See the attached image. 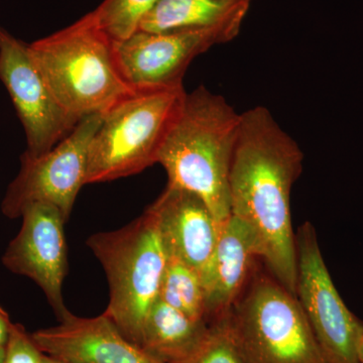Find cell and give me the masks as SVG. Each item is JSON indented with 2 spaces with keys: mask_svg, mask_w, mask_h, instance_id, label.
<instances>
[{
  "mask_svg": "<svg viewBox=\"0 0 363 363\" xmlns=\"http://www.w3.org/2000/svg\"><path fill=\"white\" fill-rule=\"evenodd\" d=\"M0 81L13 100L23 130L26 152L40 156L54 149L79 123L54 96L28 45L0 28Z\"/></svg>",
  "mask_w": 363,
  "mask_h": 363,
  "instance_id": "30bf717a",
  "label": "cell"
},
{
  "mask_svg": "<svg viewBox=\"0 0 363 363\" xmlns=\"http://www.w3.org/2000/svg\"><path fill=\"white\" fill-rule=\"evenodd\" d=\"M297 297L326 363H359L363 322L348 309L322 257L316 231L306 222L296 235Z\"/></svg>",
  "mask_w": 363,
  "mask_h": 363,
  "instance_id": "9c48e42d",
  "label": "cell"
},
{
  "mask_svg": "<svg viewBox=\"0 0 363 363\" xmlns=\"http://www.w3.org/2000/svg\"><path fill=\"white\" fill-rule=\"evenodd\" d=\"M4 347L0 348V363H4Z\"/></svg>",
  "mask_w": 363,
  "mask_h": 363,
  "instance_id": "cb8c5ba5",
  "label": "cell"
},
{
  "mask_svg": "<svg viewBox=\"0 0 363 363\" xmlns=\"http://www.w3.org/2000/svg\"><path fill=\"white\" fill-rule=\"evenodd\" d=\"M21 218L20 231L2 255V264L13 274L35 281L61 320L69 312L63 298L68 271L67 221L58 208L47 203L28 205Z\"/></svg>",
  "mask_w": 363,
  "mask_h": 363,
  "instance_id": "8fae6325",
  "label": "cell"
},
{
  "mask_svg": "<svg viewBox=\"0 0 363 363\" xmlns=\"http://www.w3.org/2000/svg\"><path fill=\"white\" fill-rule=\"evenodd\" d=\"M40 363H67L63 362V360L58 359V358L52 357L51 355H48L44 353L42 357V360H40Z\"/></svg>",
  "mask_w": 363,
  "mask_h": 363,
  "instance_id": "7402d4cb",
  "label": "cell"
},
{
  "mask_svg": "<svg viewBox=\"0 0 363 363\" xmlns=\"http://www.w3.org/2000/svg\"><path fill=\"white\" fill-rule=\"evenodd\" d=\"M159 298L192 319L207 321L201 276L180 260L169 257Z\"/></svg>",
  "mask_w": 363,
  "mask_h": 363,
  "instance_id": "e0dca14e",
  "label": "cell"
},
{
  "mask_svg": "<svg viewBox=\"0 0 363 363\" xmlns=\"http://www.w3.org/2000/svg\"><path fill=\"white\" fill-rule=\"evenodd\" d=\"M86 243L108 281L104 314L128 340L140 345L143 322L159 298L169 259L154 214L147 208L128 225L93 234Z\"/></svg>",
  "mask_w": 363,
  "mask_h": 363,
  "instance_id": "5b68a950",
  "label": "cell"
},
{
  "mask_svg": "<svg viewBox=\"0 0 363 363\" xmlns=\"http://www.w3.org/2000/svg\"><path fill=\"white\" fill-rule=\"evenodd\" d=\"M159 0H104L95 9L98 23L114 42L130 37Z\"/></svg>",
  "mask_w": 363,
  "mask_h": 363,
  "instance_id": "ac0fdd59",
  "label": "cell"
},
{
  "mask_svg": "<svg viewBox=\"0 0 363 363\" xmlns=\"http://www.w3.org/2000/svg\"><path fill=\"white\" fill-rule=\"evenodd\" d=\"M304 155L269 109L240 113L229 176L231 215L255 234L259 259L293 295L297 286V250L291 193L302 173Z\"/></svg>",
  "mask_w": 363,
  "mask_h": 363,
  "instance_id": "6da1fadb",
  "label": "cell"
},
{
  "mask_svg": "<svg viewBox=\"0 0 363 363\" xmlns=\"http://www.w3.org/2000/svg\"><path fill=\"white\" fill-rule=\"evenodd\" d=\"M209 327L157 298L143 322L140 346L162 363H184L201 347Z\"/></svg>",
  "mask_w": 363,
  "mask_h": 363,
  "instance_id": "9a60e30c",
  "label": "cell"
},
{
  "mask_svg": "<svg viewBox=\"0 0 363 363\" xmlns=\"http://www.w3.org/2000/svg\"><path fill=\"white\" fill-rule=\"evenodd\" d=\"M28 49L54 96L77 121L104 114L135 91L121 75L114 40L94 11Z\"/></svg>",
  "mask_w": 363,
  "mask_h": 363,
  "instance_id": "3957f363",
  "label": "cell"
},
{
  "mask_svg": "<svg viewBox=\"0 0 363 363\" xmlns=\"http://www.w3.org/2000/svg\"><path fill=\"white\" fill-rule=\"evenodd\" d=\"M227 317L245 363H326L297 297L272 276L250 279Z\"/></svg>",
  "mask_w": 363,
  "mask_h": 363,
  "instance_id": "8992f818",
  "label": "cell"
},
{
  "mask_svg": "<svg viewBox=\"0 0 363 363\" xmlns=\"http://www.w3.org/2000/svg\"><path fill=\"white\" fill-rule=\"evenodd\" d=\"M247 0H159L143 16L136 30L167 33L209 28L247 13Z\"/></svg>",
  "mask_w": 363,
  "mask_h": 363,
  "instance_id": "2e32d148",
  "label": "cell"
},
{
  "mask_svg": "<svg viewBox=\"0 0 363 363\" xmlns=\"http://www.w3.org/2000/svg\"><path fill=\"white\" fill-rule=\"evenodd\" d=\"M259 247L252 229L231 215L221 225L218 241L201 276L207 322L225 316L247 284Z\"/></svg>",
  "mask_w": 363,
  "mask_h": 363,
  "instance_id": "5bb4252c",
  "label": "cell"
},
{
  "mask_svg": "<svg viewBox=\"0 0 363 363\" xmlns=\"http://www.w3.org/2000/svg\"><path fill=\"white\" fill-rule=\"evenodd\" d=\"M149 209L156 218L168 257L201 274L216 247L222 225L204 200L168 184Z\"/></svg>",
  "mask_w": 363,
  "mask_h": 363,
  "instance_id": "4fadbf2b",
  "label": "cell"
},
{
  "mask_svg": "<svg viewBox=\"0 0 363 363\" xmlns=\"http://www.w3.org/2000/svg\"><path fill=\"white\" fill-rule=\"evenodd\" d=\"M247 1H252V0H247Z\"/></svg>",
  "mask_w": 363,
  "mask_h": 363,
  "instance_id": "d4e9b609",
  "label": "cell"
},
{
  "mask_svg": "<svg viewBox=\"0 0 363 363\" xmlns=\"http://www.w3.org/2000/svg\"><path fill=\"white\" fill-rule=\"evenodd\" d=\"M184 363H245L234 340L227 314L210 322L204 343Z\"/></svg>",
  "mask_w": 363,
  "mask_h": 363,
  "instance_id": "d6986e66",
  "label": "cell"
},
{
  "mask_svg": "<svg viewBox=\"0 0 363 363\" xmlns=\"http://www.w3.org/2000/svg\"><path fill=\"white\" fill-rule=\"evenodd\" d=\"M240 113L221 95L200 86L186 95L157 164L168 184L201 197L220 224L231 216L229 176Z\"/></svg>",
  "mask_w": 363,
  "mask_h": 363,
  "instance_id": "7a4b0ae2",
  "label": "cell"
},
{
  "mask_svg": "<svg viewBox=\"0 0 363 363\" xmlns=\"http://www.w3.org/2000/svg\"><path fill=\"white\" fill-rule=\"evenodd\" d=\"M186 95L183 85L135 90L105 112L88 150L86 185L136 175L157 164Z\"/></svg>",
  "mask_w": 363,
  "mask_h": 363,
  "instance_id": "277c9868",
  "label": "cell"
},
{
  "mask_svg": "<svg viewBox=\"0 0 363 363\" xmlns=\"http://www.w3.org/2000/svg\"><path fill=\"white\" fill-rule=\"evenodd\" d=\"M43 354L25 327L13 323L4 347V363H40Z\"/></svg>",
  "mask_w": 363,
  "mask_h": 363,
  "instance_id": "ffe728a7",
  "label": "cell"
},
{
  "mask_svg": "<svg viewBox=\"0 0 363 363\" xmlns=\"http://www.w3.org/2000/svg\"><path fill=\"white\" fill-rule=\"evenodd\" d=\"M357 355L359 363H363V337L360 340L359 344H358Z\"/></svg>",
  "mask_w": 363,
  "mask_h": 363,
  "instance_id": "603a6c76",
  "label": "cell"
},
{
  "mask_svg": "<svg viewBox=\"0 0 363 363\" xmlns=\"http://www.w3.org/2000/svg\"><path fill=\"white\" fill-rule=\"evenodd\" d=\"M102 119L104 114L81 119L70 135L44 155L33 157L23 152L20 172L2 200L4 216L21 218L28 205L47 203L58 208L68 221L76 198L86 185L88 150Z\"/></svg>",
  "mask_w": 363,
  "mask_h": 363,
  "instance_id": "52a82bcc",
  "label": "cell"
},
{
  "mask_svg": "<svg viewBox=\"0 0 363 363\" xmlns=\"http://www.w3.org/2000/svg\"><path fill=\"white\" fill-rule=\"evenodd\" d=\"M11 326H13V323L9 319V314L0 306V348L6 347Z\"/></svg>",
  "mask_w": 363,
  "mask_h": 363,
  "instance_id": "44dd1931",
  "label": "cell"
},
{
  "mask_svg": "<svg viewBox=\"0 0 363 363\" xmlns=\"http://www.w3.org/2000/svg\"><path fill=\"white\" fill-rule=\"evenodd\" d=\"M42 352L67 363H162L128 340L111 318H81L70 311L51 328L30 333Z\"/></svg>",
  "mask_w": 363,
  "mask_h": 363,
  "instance_id": "7c38bea8",
  "label": "cell"
},
{
  "mask_svg": "<svg viewBox=\"0 0 363 363\" xmlns=\"http://www.w3.org/2000/svg\"><path fill=\"white\" fill-rule=\"evenodd\" d=\"M247 13L209 28L167 33L135 30L123 40L114 42L117 65L133 89L183 85L191 62L211 49L238 37Z\"/></svg>",
  "mask_w": 363,
  "mask_h": 363,
  "instance_id": "ba28073f",
  "label": "cell"
}]
</instances>
